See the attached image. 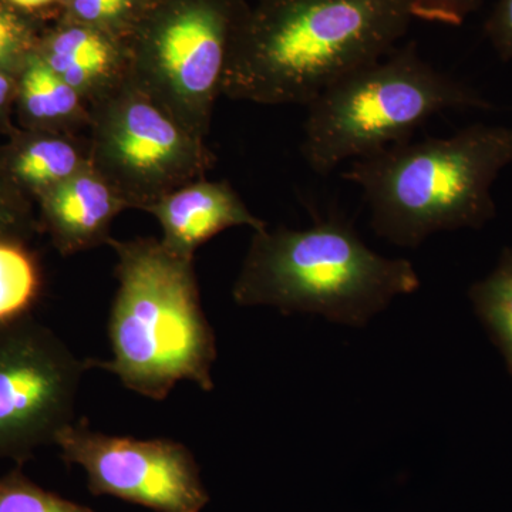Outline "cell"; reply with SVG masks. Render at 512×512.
Listing matches in <instances>:
<instances>
[{
  "mask_svg": "<svg viewBox=\"0 0 512 512\" xmlns=\"http://www.w3.org/2000/svg\"><path fill=\"white\" fill-rule=\"evenodd\" d=\"M413 0H265L239 19L222 96L308 106L323 90L396 49Z\"/></svg>",
  "mask_w": 512,
  "mask_h": 512,
  "instance_id": "obj_1",
  "label": "cell"
},
{
  "mask_svg": "<svg viewBox=\"0 0 512 512\" xmlns=\"http://www.w3.org/2000/svg\"><path fill=\"white\" fill-rule=\"evenodd\" d=\"M109 247L119 281L109 319L110 360H89L131 392L161 402L177 383L214 389L217 339L202 309L194 258L161 239L136 238Z\"/></svg>",
  "mask_w": 512,
  "mask_h": 512,
  "instance_id": "obj_2",
  "label": "cell"
},
{
  "mask_svg": "<svg viewBox=\"0 0 512 512\" xmlns=\"http://www.w3.org/2000/svg\"><path fill=\"white\" fill-rule=\"evenodd\" d=\"M512 165V128L473 124L450 137L404 141L353 161L343 177L365 195L377 235L416 248L430 235L493 220V187Z\"/></svg>",
  "mask_w": 512,
  "mask_h": 512,
  "instance_id": "obj_3",
  "label": "cell"
},
{
  "mask_svg": "<svg viewBox=\"0 0 512 512\" xmlns=\"http://www.w3.org/2000/svg\"><path fill=\"white\" fill-rule=\"evenodd\" d=\"M419 288L412 262L376 254L352 225L328 218L306 229L255 231L232 298L247 308L315 313L365 326L396 296Z\"/></svg>",
  "mask_w": 512,
  "mask_h": 512,
  "instance_id": "obj_4",
  "label": "cell"
},
{
  "mask_svg": "<svg viewBox=\"0 0 512 512\" xmlns=\"http://www.w3.org/2000/svg\"><path fill=\"white\" fill-rule=\"evenodd\" d=\"M302 156L316 174L328 175L412 138L447 110H488L477 89L434 67L414 43L342 77L308 106Z\"/></svg>",
  "mask_w": 512,
  "mask_h": 512,
  "instance_id": "obj_5",
  "label": "cell"
},
{
  "mask_svg": "<svg viewBox=\"0 0 512 512\" xmlns=\"http://www.w3.org/2000/svg\"><path fill=\"white\" fill-rule=\"evenodd\" d=\"M239 19L227 0H175L127 46L128 77L207 140Z\"/></svg>",
  "mask_w": 512,
  "mask_h": 512,
  "instance_id": "obj_6",
  "label": "cell"
},
{
  "mask_svg": "<svg viewBox=\"0 0 512 512\" xmlns=\"http://www.w3.org/2000/svg\"><path fill=\"white\" fill-rule=\"evenodd\" d=\"M90 165L144 211L165 195L205 178L215 163L207 140L192 134L131 82L90 107Z\"/></svg>",
  "mask_w": 512,
  "mask_h": 512,
  "instance_id": "obj_7",
  "label": "cell"
},
{
  "mask_svg": "<svg viewBox=\"0 0 512 512\" xmlns=\"http://www.w3.org/2000/svg\"><path fill=\"white\" fill-rule=\"evenodd\" d=\"M89 360L39 320L0 326V460L23 464L76 421Z\"/></svg>",
  "mask_w": 512,
  "mask_h": 512,
  "instance_id": "obj_8",
  "label": "cell"
},
{
  "mask_svg": "<svg viewBox=\"0 0 512 512\" xmlns=\"http://www.w3.org/2000/svg\"><path fill=\"white\" fill-rule=\"evenodd\" d=\"M67 464L83 468L94 495L156 512H202L210 494L190 448L171 439L110 436L74 421L55 441Z\"/></svg>",
  "mask_w": 512,
  "mask_h": 512,
  "instance_id": "obj_9",
  "label": "cell"
},
{
  "mask_svg": "<svg viewBox=\"0 0 512 512\" xmlns=\"http://www.w3.org/2000/svg\"><path fill=\"white\" fill-rule=\"evenodd\" d=\"M35 205L40 232L63 256L109 244L114 220L130 210L92 165L47 192Z\"/></svg>",
  "mask_w": 512,
  "mask_h": 512,
  "instance_id": "obj_10",
  "label": "cell"
},
{
  "mask_svg": "<svg viewBox=\"0 0 512 512\" xmlns=\"http://www.w3.org/2000/svg\"><path fill=\"white\" fill-rule=\"evenodd\" d=\"M144 212L160 224L165 247L188 258H194L202 244L229 228L248 227L255 232L268 227L249 211L228 181L207 178L165 195Z\"/></svg>",
  "mask_w": 512,
  "mask_h": 512,
  "instance_id": "obj_11",
  "label": "cell"
},
{
  "mask_svg": "<svg viewBox=\"0 0 512 512\" xmlns=\"http://www.w3.org/2000/svg\"><path fill=\"white\" fill-rule=\"evenodd\" d=\"M37 55L92 107L128 79V49L119 37L70 23L40 39Z\"/></svg>",
  "mask_w": 512,
  "mask_h": 512,
  "instance_id": "obj_12",
  "label": "cell"
},
{
  "mask_svg": "<svg viewBox=\"0 0 512 512\" xmlns=\"http://www.w3.org/2000/svg\"><path fill=\"white\" fill-rule=\"evenodd\" d=\"M90 165L83 134L16 128L0 146V168L33 202Z\"/></svg>",
  "mask_w": 512,
  "mask_h": 512,
  "instance_id": "obj_13",
  "label": "cell"
},
{
  "mask_svg": "<svg viewBox=\"0 0 512 512\" xmlns=\"http://www.w3.org/2000/svg\"><path fill=\"white\" fill-rule=\"evenodd\" d=\"M15 121L23 130L82 134L90 107L36 52L18 74Z\"/></svg>",
  "mask_w": 512,
  "mask_h": 512,
  "instance_id": "obj_14",
  "label": "cell"
},
{
  "mask_svg": "<svg viewBox=\"0 0 512 512\" xmlns=\"http://www.w3.org/2000/svg\"><path fill=\"white\" fill-rule=\"evenodd\" d=\"M468 296L512 375V248L501 251L493 271L471 286Z\"/></svg>",
  "mask_w": 512,
  "mask_h": 512,
  "instance_id": "obj_15",
  "label": "cell"
},
{
  "mask_svg": "<svg viewBox=\"0 0 512 512\" xmlns=\"http://www.w3.org/2000/svg\"><path fill=\"white\" fill-rule=\"evenodd\" d=\"M42 278L29 245L0 241V326L28 316Z\"/></svg>",
  "mask_w": 512,
  "mask_h": 512,
  "instance_id": "obj_16",
  "label": "cell"
},
{
  "mask_svg": "<svg viewBox=\"0 0 512 512\" xmlns=\"http://www.w3.org/2000/svg\"><path fill=\"white\" fill-rule=\"evenodd\" d=\"M0 512H96L45 490L20 468L0 477Z\"/></svg>",
  "mask_w": 512,
  "mask_h": 512,
  "instance_id": "obj_17",
  "label": "cell"
},
{
  "mask_svg": "<svg viewBox=\"0 0 512 512\" xmlns=\"http://www.w3.org/2000/svg\"><path fill=\"white\" fill-rule=\"evenodd\" d=\"M26 13L0 0V69L19 74L35 55L40 39Z\"/></svg>",
  "mask_w": 512,
  "mask_h": 512,
  "instance_id": "obj_18",
  "label": "cell"
},
{
  "mask_svg": "<svg viewBox=\"0 0 512 512\" xmlns=\"http://www.w3.org/2000/svg\"><path fill=\"white\" fill-rule=\"evenodd\" d=\"M37 234H40V227L35 202L0 168V241L29 245Z\"/></svg>",
  "mask_w": 512,
  "mask_h": 512,
  "instance_id": "obj_19",
  "label": "cell"
},
{
  "mask_svg": "<svg viewBox=\"0 0 512 512\" xmlns=\"http://www.w3.org/2000/svg\"><path fill=\"white\" fill-rule=\"evenodd\" d=\"M141 8V0H70L73 23L90 26L116 35V28L126 25ZM117 36V35H116Z\"/></svg>",
  "mask_w": 512,
  "mask_h": 512,
  "instance_id": "obj_20",
  "label": "cell"
},
{
  "mask_svg": "<svg viewBox=\"0 0 512 512\" xmlns=\"http://www.w3.org/2000/svg\"><path fill=\"white\" fill-rule=\"evenodd\" d=\"M483 3L484 0H413V19L457 28Z\"/></svg>",
  "mask_w": 512,
  "mask_h": 512,
  "instance_id": "obj_21",
  "label": "cell"
},
{
  "mask_svg": "<svg viewBox=\"0 0 512 512\" xmlns=\"http://www.w3.org/2000/svg\"><path fill=\"white\" fill-rule=\"evenodd\" d=\"M485 37L504 62L512 60V0H497L484 25Z\"/></svg>",
  "mask_w": 512,
  "mask_h": 512,
  "instance_id": "obj_22",
  "label": "cell"
},
{
  "mask_svg": "<svg viewBox=\"0 0 512 512\" xmlns=\"http://www.w3.org/2000/svg\"><path fill=\"white\" fill-rule=\"evenodd\" d=\"M18 94V74L0 69V136L9 137L18 128L15 103Z\"/></svg>",
  "mask_w": 512,
  "mask_h": 512,
  "instance_id": "obj_23",
  "label": "cell"
},
{
  "mask_svg": "<svg viewBox=\"0 0 512 512\" xmlns=\"http://www.w3.org/2000/svg\"><path fill=\"white\" fill-rule=\"evenodd\" d=\"M10 6L20 10V12L32 13L36 10L45 9L59 0H5Z\"/></svg>",
  "mask_w": 512,
  "mask_h": 512,
  "instance_id": "obj_24",
  "label": "cell"
}]
</instances>
